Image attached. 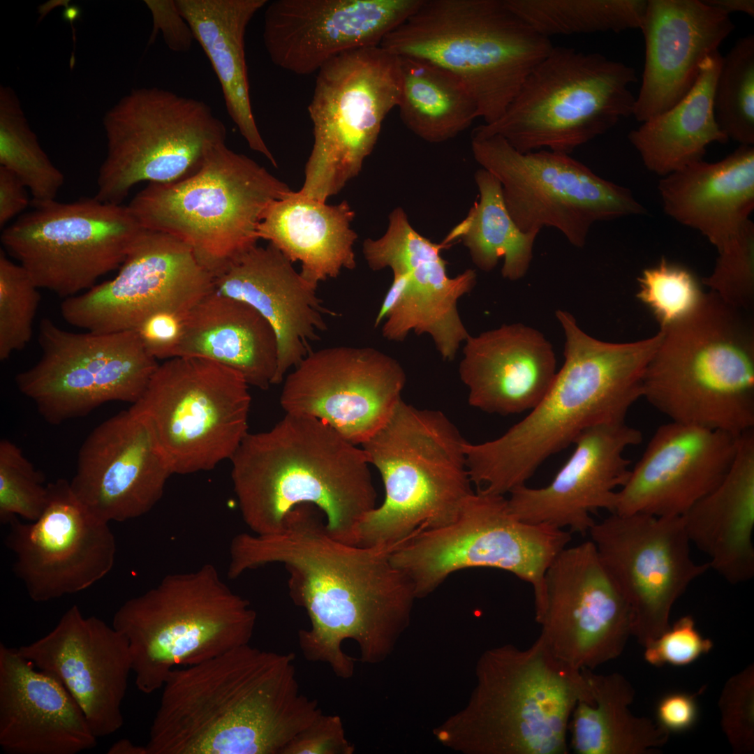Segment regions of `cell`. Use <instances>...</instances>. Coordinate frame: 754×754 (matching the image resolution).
Masks as SVG:
<instances>
[{
	"label": "cell",
	"instance_id": "6da1fadb",
	"mask_svg": "<svg viewBox=\"0 0 754 754\" xmlns=\"http://www.w3.org/2000/svg\"><path fill=\"white\" fill-rule=\"evenodd\" d=\"M382 547L341 542L329 533L324 515L311 504L295 506L276 533H240L230 545L228 577L279 563L287 570L289 595L306 612L310 627L298 632L300 648L311 662L327 664L343 679L355 659L342 649L352 640L360 661L383 662L408 627L415 591Z\"/></svg>",
	"mask_w": 754,
	"mask_h": 754
},
{
	"label": "cell",
	"instance_id": "7a4b0ae2",
	"mask_svg": "<svg viewBox=\"0 0 754 754\" xmlns=\"http://www.w3.org/2000/svg\"><path fill=\"white\" fill-rule=\"evenodd\" d=\"M292 653L232 648L168 674L148 754H283L323 714L300 690Z\"/></svg>",
	"mask_w": 754,
	"mask_h": 754
},
{
	"label": "cell",
	"instance_id": "3957f363",
	"mask_svg": "<svg viewBox=\"0 0 754 754\" xmlns=\"http://www.w3.org/2000/svg\"><path fill=\"white\" fill-rule=\"evenodd\" d=\"M564 362L549 390L520 422L496 439L466 442V466L478 490L504 495L526 485L547 458L566 448L586 429L625 422L643 397L646 367L656 349L649 339L603 341L558 309Z\"/></svg>",
	"mask_w": 754,
	"mask_h": 754
},
{
	"label": "cell",
	"instance_id": "277c9868",
	"mask_svg": "<svg viewBox=\"0 0 754 754\" xmlns=\"http://www.w3.org/2000/svg\"><path fill=\"white\" fill-rule=\"evenodd\" d=\"M243 521L253 533L277 532L287 513L311 504L334 538L356 545L376 493L362 450L313 417L286 414L272 429L248 433L230 459Z\"/></svg>",
	"mask_w": 754,
	"mask_h": 754
},
{
	"label": "cell",
	"instance_id": "5b68a950",
	"mask_svg": "<svg viewBox=\"0 0 754 754\" xmlns=\"http://www.w3.org/2000/svg\"><path fill=\"white\" fill-rule=\"evenodd\" d=\"M709 291L682 319L660 327L643 397L671 421L741 436L754 427L751 316Z\"/></svg>",
	"mask_w": 754,
	"mask_h": 754
},
{
	"label": "cell",
	"instance_id": "8992f818",
	"mask_svg": "<svg viewBox=\"0 0 754 754\" xmlns=\"http://www.w3.org/2000/svg\"><path fill=\"white\" fill-rule=\"evenodd\" d=\"M465 709L438 729L439 740L474 754H566L578 702L589 695L585 669L568 667L538 638L528 648L486 651Z\"/></svg>",
	"mask_w": 754,
	"mask_h": 754
},
{
	"label": "cell",
	"instance_id": "52a82bcc",
	"mask_svg": "<svg viewBox=\"0 0 754 754\" xmlns=\"http://www.w3.org/2000/svg\"><path fill=\"white\" fill-rule=\"evenodd\" d=\"M466 441L441 411L402 399L362 445L380 473L385 498L363 519L356 545L392 550L422 531L452 520L473 492Z\"/></svg>",
	"mask_w": 754,
	"mask_h": 754
},
{
	"label": "cell",
	"instance_id": "ba28073f",
	"mask_svg": "<svg viewBox=\"0 0 754 754\" xmlns=\"http://www.w3.org/2000/svg\"><path fill=\"white\" fill-rule=\"evenodd\" d=\"M380 46L454 74L473 96L484 124L504 114L554 47L505 0H423Z\"/></svg>",
	"mask_w": 754,
	"mask_h": 754
},
{
	"label": "cell",
	"instance_id": "9c48e42d",
	"mask_svg": "<svg viewBox=\"0 0 754 754\" xmlns=\"http://www.w3.org/2000/svg\"><path fill=\"white\" fill-rule=\"evenodd\" d=\"M257 619L216 568L170 574L125 601L112 626L127 640L139 690L162 688L175 667L195 665L249 644Z\"/></svg>",
	"mask_w": 754,
	"mask_h": 754
},
{
	"label": "cell",
	"instance_id": "30bf717a",
	"mask_svg": "<svg viewBox=\"0 0 754 754\" xmlns=\"http://www.w3.org/2000/svg\"><path fill=\"white\" fill-rule=\"evenodd\" d=\"M290 191L224 142L209 152L192 175L172 183H149L127 206L145 229L188 246L214 278L257 246L264 211Z\"/></svg>",
	"mask_w": 754,
	"mask_h": 754
},
{
	"label": "cell",
	"instance_id": "8fae6325",
	"mask_svg": "<svg viewBox=\"0 0 754 754\" xmlns=\"http://www.w3.org/2000/svg\"><path fill=\"white\" fill-rule=\"evenodd\" d=\"M635 70L597 53L553 47L528 75L504 114L472 135H497L521 153L570 154L633 115Z\"/></svg>",
	"mask_w": 754,
	"mask_h": 754
},
{
	"label": "cell",
	"instance_id": "7c38bea8",
	"mask_svg": "<svg viewBox=\"0 0 754 754\" xmlns=\"http://www.w3.org/2000/svg\"><path fill=\"white\" fill-rule=\"evenodd\" d=\"M503 496L473 491L452 520L418 532L391 552L393 564L410 579L417 598L429 594L456 571L493 568L531 584L535 619L540 617L546 572L568 547L572 533L519 519Z\"/></svg>",
	"mask_w": 754,
	"mask_h": 754
},
{
	"label": "cell",
	"instance_id": "4fadbf2b",
	"mask_svg": "<svg viewBox=\"0 0 754 754\" xmlns=\"http://www.w3.org/2000/svg\"><path fill=\"white\" fill-rule=\"evenodd\" d=\"M100 201L121 205L142 182L172 183L194 174L224 143L225 125L205 102L158 87L134 89L105 114Z\"/></svg>",
	"mask_w": 754,
	"mask_h": 754
},
{
	"label": "cell",
	"instance_id": "5bb4252c",
	"mask_svg": "<svg viewBox=\"0 0 754 754\" xmlns=\"http://www.w3.org/2000/svg\"><path fill=\"white\" fill-rule=\"evenodd\" d=\"M249 385L237 371L205 358L158 364L129 408L150 427L173 474L214 468L249 433Z\"/></svg>",
	"mask_w": 754,
	"mask_h": 754
},
{
	"label": "cell",
	"instance_id": "9a60e30c",
	"mask_svg": "<svg viewBox=\"0 0 754 754\" xmlns=\"http://www.w3.org/2000/svg\"><path fill=\"white\" fill-rule=\"evenodd\" d=\"M317 73L308 107L314 141L299 191L326 202L361 171L401 81L399 57L380 45L342 53Z\"/></svg>",
	"mask_w": 754,
	"mask_h": 754
},
{
	"label": "cell",
	"instance_id": "2e32d148",
	"mask_svg": "<svg viewBox=\"0 0 754 754\" xmlns=\"http://www.w3.org/2000/svg\"><path fill=\"white\" fill-rule=\"evenodd\" d=\"M471 149L482 168L500 182L505 207L524 232L554 228L582 248L594 223L646 214L629 188L602 178L570 154L521 153L497 135L471 134Z\"/></svg>",
	"mask_w": 754,
	"mask_h": 754
},
{
	"label": "cell",
	"instance_id": "e0dca14e",
	"mask_svg": "<svg viewBox=\"0 0 754 754\" xmlns=\"http://www.w3.org/2000/svg\"><path fill=\"white\" fill-rule=\"evenodd\" d=\"M38 343L40 359L15 382L52 425L85 416L107 402L134 404L158 366L135 330L73 332L43 318Z\"/></svg>",
	"mask_w": 754,
	"mask_h": 754
},
{
	"label": "cell",
	"instance_id": "ac0fdd59",
	"mask_svg": "<svg viewBox=\"0 0 754 754\" xmlns=\"http://www.w3.org/2000/svg\"><path fill=\"white\" fill-rule=\"evenodd\" d=\"M144 230L128 206L94 197L34 207L1 242L38 288L66 299L119 267Z\"/></svg>",
	"mask_w": 754,
	"mask_h": 754
},
{
	"label": "cell",
	"instance_id": "d6986e66",
	"mask_svg": "<svg viewBox=\"0 0 754 754\" xmlns=\"http://www.w3.org/2000/svg\"><path fill=\"white\" fill-rule=\"evenodd\" d=\"M451 244L434 243L411 226L401 207L389 215L380 238L366 239L362 252L374 271L389 267L393 281L376 317V327L392 341H403L411 332L429 335L442 359L453 360L470 335L459 316L458 300L475 287L477 274L467 269L448 274L442 250Z\"/></svg>",
	"mask_w": 754,
	"mask_h": 754
},
{
	"label": "cell",
	"instance_id": "ffe728a7",
	"mask_svg": "<svg viewBox=\"0 0 754 754\" xmlns=\"http://www.w3.org/2000/svg\"><path fill=\"white\" fill-rule=\"evenodd\" d=\"M589 533L628 604L632 635L645 646L670 627L674 604L709 564L693 559L682 515L612 513Z\"/></svg>",
	"mask_w": 754,
	"mask_h": 754
},
{
	"label": "cell",
	"instance_id": "44dd1931",
	"mask_svg": "<svg viewBox=\"0 0 754 754\" xmlns=\"http://www.w3.org/2000/svg\"><path fill=\"white\" fill-rule=\"evenodd\" d=\"M119 267L113 279L63 300L69 325L96 333L135 330L158 311L187 314L214 290L190 247L162 232L145 229Z\"/></svg>",
	"mask_w": 754,
	"mask_h": 754
},
{
	"label": "cell",
	"instance_id": "7402d4cb",
	"mask_svg": "<svg viewBox=\"0 0 754 754\" xmlns=\"http://www.w3.org/2000/svg\"><path fill=\"white\" fill-rule=\"evenodd\" d=\"M538 637L556 660L593 670L619 656L632 635L630 607L590 540L564 548L545 577Z\"/></svg>",
	"mask_w": 754,
	"mask_h": 754
},
{
	"label": "cell",
	"instance_id": "603a6c76",
	"mask_svg": "<svg viewBox=\"0 0 754 754\" xmlns=\"http://www.w3.org/2000/svg\"><path fill=\"white\" fill-rule=\"evenodd\" d=\"M283 381L280 404L287 414L320 420L362 445L401 399L406 374L376 348L339 346L310 352Z\"/></svg>",
	"mask_w": 754,
	"mask_h": 754
},
{
	"label": "cell",
	"instance_id": "cb8c5ba5",
	"mask_svg": "<svg viewBox=\"0 0 754 754\" xmlns=\"http://www.w3.org/2000/svg\"><path fill=\"white\" fill-rule=\"evenodd\" d=\"M47 487L40 517L30 523L13 517L6 538L15 556L13 572L37 603L88 589L110 572L117 552L109 523L87 509L69 481L58 479Z\"/></svg>",
	"mask_w": 754,
	"mask_h": 754
},
{
	"label": "cell",
	"instance_id": "d4e9b609",
	"mask_svg": "<svg viewBox=\"0 0 754 754\" xmlns=\"http://www.w3.org/2000/svg\"><path fill=\"white\" fill-rule=\"evenodd\" d=\"M422 1H273L264 15L263 43L274 65L309 75L342 53L380 45Z\"/></svg>",
	"mask_w": 754,
	"mask_h": 754
},
{
	"label": "cell",
	"instance_id": "484cf974",
	"mask_svg": "<svg viewBox=\"0 0 754 754\" xmlns=\"http://www.w3.org/2000/svg\"><path fill=\"white\" fill-rule=\"evenodd\" d=\"M172 475L150 427L128 409L105 420L87 436L70 485L95 517L121 522L149 512Z\"/></svg>",
	"mask_w": 754,
	"mask_h": 754
},
{
	"label": "cell",
	"instance_id": "4316f807",
	"mask_svg": "<svg viewBox=\"0 0 754 754\" xmlns=\"http://www.w3.org/2000/svg\"><path fill=\"white\" fill-rule=\"evenodd\" d=\"M17 649L37 669L63 683L97 738L122 727L121 705L132 658L127 640L112 626L84 616L74 605L50 633Z\"/></svg>",
	"mask_w": 754,
	"mask_h": 754
},
{
	"label": "cell",
	"instance_id": "83f0119b",
	"mask_svg": "<svg viewBox=\"0 0 754 754\" xmlns=\"http://www.w3.org/2000/svg\"><path fill=\"white\" fill-rule=\"evenodd\" d=\"M741 436L672 421L660 426L617 491L613 513L683 515L725 476Z\"/></svg>",
	"mask_w": 754,
	"mask_h": 754
},
{
	"label": "cell",
	"instance_id": "f1b7e54d",
	"mask_svg": "<svg viewBox=\"0 0 754 754\" xmlns=\"http://www.w3.org/2000/svg\"><path fill=\"white\" fill-rule=\"evenodd\" d=\"M642 440L641 431L625 422L586 429L549 484L539 488L524 485L509 493L511 511L526 522L586 534L595 524L591 513L599 509L614 512L616 489L624 485L630 473L623 452Z\"/></svg>",
	"mask_w": 754,
	"mask_h": 754
},
{
	"label": "cell",
	"instance_id": "f546056e",
	"mask_svg": "<svg viewBox=\"0 0 754 754\" xmlns=\"http://www.w3.org/2000/svg\"><path fill=\"white\" fill-rule=\"evenodd\" d=\"M734 28L730 15L700 0H648L641 28L645 60L633 115L644 122L681 101L704 59Z\"/></svg>",
	"mask_w": 754,
	"mask_h": 754
},
{
	"label": "cell",
	"instance_id": "4dcf8cb0",
	"mask_svg": "<svg viewBox=\"0 0 754 754\" xmlns=\"http://www.w3.org/2000/svg\"><path fill=\"white\" fill-rule=\"evenodd\" d=\"M214 290L252 306L272 327L278 342L273 385L284 380L310 353L311 343L327 329L317 287L304 279L274 245L256 246L214 277Z\"/></svg>",
	"mask_w": 754,
	"mask_h": 754
},
{
	"label": "cell",
	"instance_id": "1f68e13d",
	"mask_svg": "<svg viewBox=\"0 0 754 754\" xmlns=\"http://www.w3.org/2000/svg\"><path fill=\"white\" fill-rule=\"evenodd\" d=\"M97 737L73 697L17 648L0 644V746L8 754H77Z\"/></svg>",
	"mask_w": 754,
	"mask_h": 754
},
{
	"label": "cell",
	"instance_id": "d6a6232c",
	"mask_svg": "<svg viewBox=\"0 0 754 754\" xmlns=\"http://www.w3.org/2000/svg\"><path fill=\"white\" fill-rule=\"evenodd\" d=\"M556 372L549 341L539 330L520 323L469 335L459 367L469 404L500 415L533 409L549 390Z\"/></svg>",
	"mask_w": 754,
	"mask_h": 754
},
{
	"label": "cell",
	"instance_id": "836d02e7",
	"mask_svg": "<svg viewBox=\"0 0 754 754\" xmlns=\"http://www.w3.org/2000/svg\"><path fill=\"white\" fill-rule=\"evenodd\" d=\"M658 189L665 213L718 251L754 209V147L740 145L719 161L690 163L662 177Z\"/></svg>",
	"mask_w": 754,
	"mask_h": 754
},
{
	"label": "cell",
	"instance_id": "e575fe53",
	"mask_svg": "<svg viewBox=\"0 0 754 754\" xmlns=\"http://www.w3.org/2000/svg\"><path fill=\"white\" fill-rule=\"evenodd\" d=\"M689 540L710 568L737 584L754 576V431L741 435L725 476L683 515Z\"/></svg>",
	"mask_w": 754,
	"mask_h": 754
},
{
	"label": "cell",
	"instance_id": "d590c367",
	"mask_svg": "<svg viewBox=\"0 0 754 754\" xmlns=\"http://www.w3.org/2000/svg\"><path fill=\"white\" fill-rule=\"evenodd\" d=\"M205 358L267 390L276 372L278 342L271 325L252 306L214 290L185 316L176 357Z\"/></svg>",
	"mask_w": 754,
	"mask_h": 754
},
{
	"label": "cell",
	"instance_id": "8d00e7d4",
	"mask_svg": "<svg viewBox=\"0 0 754 754\" xmlns=\"http://www.w3.org/2000/svg\"><path fill=\"white\" fill-rule=\"evenodd\" d=\"M355 212L346 200L334 205L290 191L272 202L257 227L258 239L277 248L292 263H302V276L318 287L356 267L350 228Z\"/></svg>",
	"mask_w": 754,
	"mask_h": 754
},
{
	"label": "cell",
	"instance_id": "74e56055",
	"mask_svg": "<svg viewBox=\"0 0 754 754\" xmlns=\"http://www.w3.org/2000/svg\"><path fill=\"white\" fill-rule=\"evenodd\" d=\"M267 0H176L182 16L219 79L226 110L249 147L276 162L252 111L245 57V34Z\"/></svg>",
	"mask_w": 754,
	"mask_h": 754
},
{
	"label": "cell",
	"instance_id": "f35d334b",
	"mask_svg": "<svg viewBox=\"0 0 754 754\" xmlns=\"http://www.w3.org/2000/svg\"><path fill=\"white\" fill-rule=\"evenodd\" d=\"M722 59L718 50L708 56L695 84L681 101L629 133L630 142L649 171L664 177L703 160L709 144L729 140L716 122L714 109Z\"/></svg>",
	"mask_w": 754,
	"mask_h": 754
},
{
	"label": "cell",
	"instance_id": "ab89813d",
	"mask_svg": "<svg viewBox=\"0 0 754 754\" xmlns=\"http://www.w3.org/2000/svg\"><path fill=\"white\" fill-rule=\"evenodd\" d=\"M586 674L589 696L578 701L568 725L576 753L651 754L667 742L668 731L630 711L635 690L623 675Z\"/></svg>",
	"mask_w": 754,
	"mask_h": 754
},
{
	"label": "cell",
	"instance_id": "60d3db41",
	"mask_svg": "<svg viewBox=\"0 0 754 754\" xmlns=\"http://www.w3.org/2000/svg\"><path fill=\"white\" fill-rule=\"evenodd\" d=\"M398 57L401 89L397 107L401 121L417 136L443 142L478 117L473 96L454 74L424 59Z\"/></svg>",
	"mask_w": 754,
	"mask_h": 754
},
{
	"label": "cell",
	"instance_id": "b9f144b4",
	"mask_svg": "<svg viewBox=\"0 0 754 754\" xmlns=\"http://www.w3.org/2000/svg\"><path fill=\"white\" fill-rule=\"evenodd\" d=\"M474 177L479 200L443 242L451 244L461 240L473 263L484 272L494 269L503 258L502 276L512 281L521 279L530 267L540 231L524 232L517 227L505 207L501 183L491 173L481 168Z\"/></svg>",
	"mask_w": 754,
	"mask_h": 754
},
{
	"label": "cell",
	"instance_id": "7bdbcfd3",
	"mask_svg": "<svg viewBox=\"0 0 754 754\" xmlns=\"http://www.w3.org/2000/svg\"><path fill=\"white\" fill-rule=\"evenodd\" d=\"M540 35H570L641 29L646 0H505Z\"/></svg>",
	"mask_w": 754,
	"mask_h": 754
},
{
	"label": "cell",
	"instance_id": "ee69618b",
	"mask_svg": "<svg viewBox=\"0 0 754 754\" xmlns=\"http://www.w3.org/2000/svg\"><path fill=\"white\" fill-rule=\"evenodd\" d=\"M0 166L23 182L34 207L55 200L64 182V175L40 146L19 99L8 87L0 88Z\"/></svg>",
	"mask_w": 754,
	"mask_h": 754
},
{
	"label": "cell",
	"instance_id": "f6af8a7d",
	"mask_svg": "<svg viewBox=\"0 0 754 754\" xmlns=\"http://www.w3.org/2000/svg\"><path fill=\"white\" fill-rule=\"evenodd\" d=\"M714 109L720 129L740 145L754 144V36L739 38L723 57Z\"/></svg>",
	"mask_w": 754,
	"mask_h": 754
},
{
	"label": "cell",
	"instance_id": "bcb514c9",
	"mask_svg": "<svg viewBox=\"0 0 754 754\" xmlns=\"http://www.w3.org/2000/svg\"><path fill=\"white\" fill-rule=\"evenodd\" d=\"M39 288L27 271L0 250V360L24 349L33 335Z\"/></svg>",
	"mask_w": 754,
	"mask_h": 754
},
{
	"label": "cell",
	"instance_id": "7dc6e473",
	"mask_svg": "<svg viewBox=\"0 0 754 754\" xmlns=\"http://www.w3.org/2000/svg\"><path fill=\"white\" fill-rule=\"evenodd\" d=\"M637 281V297L649 309L660 327L689 314L704 293L693 273L665 258L645 269Z\"/></svg>",
	"mask_w": 754,
	"mask_h": 754
},
{
	"label": "cell",
	"instance_id": "c3c4849f",
	"mask_svg": "<svg viewBox=\"0 0 754 754\" xmlns=\"http://www.w3.org/2000/svg\"><path fill=\"white\" fill-rule=\"evenodd\" d=\"M43 475L8 439L0 441V522L8 524L20 516L29 522L38 519L48 501Z\"/></svg>",
	"mask_w": 754,
	"mask_h": 754
},
{
	"label": "cell",
	"instance_id": "681fc988",
	"mask_svg": "<svg viewBox=\"0 0 754 754\" xmlns=\"http://www.w3.org/2000/svg\"><path fill=\"white\" fill-rule=\"evenodd\" d=\"M702 283L728 304L749 311L754 302V224L749 219L720 250Z\"/></svg>",
	"mask_w": 754,
	"mask_h": 754
},
{
	"label": "cell",
	"instance_id": "f907efd6",
	"mask_svg": "<svg viewBox=\"0 0 754 754\" xmlns=\"http://www.w3.org/2000/svg\"><path fill=\"white\" fill-rule=\"evenodd\" d=\"M718 706L721 725L735 753H751L754 746V667L734 675L723 689Z\"/></svg>",
	"mask_w": 754,
	"mask_h": 754
},
{
	"label": "cell",
	"instance_id": "816d5d0a",
	"mask_svg": "<svg viewBox=\"0 0 754 754\" xmlns=\"http://www.w3.org/2000/svg\"><path fill=\"white\" fill-rule=\"evenodd\" d=\"M644 647V659L649 664L681 666L708 653L713 642L700 633L690 616H684Z\"/></svg>",
	"mask_w": 754,
	"mask_h": 754
},
{
	"label": "cell",
	"instance_id": "f5cc1de1",
	"mask_svg": "<svg viewBox=\"0 0 754 754\" xmlns=\"http://www.w3.org/2000/svg\"><path fill=\"white\" fill-rule=\"evenodd\" d=\"M354 750L341 717L322 714L294 737L283 754H353Z\"/></svg>",
	"mask_w": 754,
	"mask_h": 754
},
{
	"label": "cell",
	"instance_id": "db71d44e",
	"mask_svg": "<svg viewBox=\"0 0 754 754\" xmlns=\"http://www.w3.org/2000/svg\"><path fill=\"white\" fill-rule=\"evenodd\" d=\"M186 315L170 311H158L149 315L135 328L144 348L156 360L176 357Z\"/></svg>",
	"mask_w": 754,
	"mask_h": 754
},
{
	"label": "cell",
	"instance_id": "11a10c76",
	"mask_svg": "<svg viewBox=\"0 0 754 754\" xmlns=\"http://www.w3.org/2000/svg\"><path fill=\"white\" fill-rule=\"evenodd\" d=\"M151 11L153 29L149 43L161 32L167 46L172 51H188L195 40L193 32L181 14L176 0H146Z\"/></svg>",
	"mask_w": 754,
	"mask_h": 754
},
{
	"label": "cell",
	"instance_id": "9f6ffc18",
	"mask_svg": "<svg viewBox=\"0 0 754 754\" xmlns=\"http://www.w3.org/2000/svg\"><path fill=\"white\" fill-rule=\"evenodd\" d=\"M697 716L695 695L684 693L665 695L656 708L657 723L670 733L690 730L695 725Z\"/></svg>",
	"mask_w": 754,
	"mask_h": 754
},
{
	"label": "cell",
	"instance_id": "6f0895ef",
	"mask_svg": "<svg viewBox=\"0 0 754 754\" xmlns=\"http://www.w3.org/2000/svg\"><path fill=\"white\" fill-rule=\"evenodd\" d=\"M27 187L11 171L0 166V226L27 208L29 203Z\"/></svg>",
	"mask_w": 754,
	"mask_h": 754
},
{
	"label": "cell",
	"instance_id": "680465c9",
	"mask_svg": "<svg viewBox=\"0 0 754 754\" xmlns=\"http://www.w3.org/2000/svg\"><path fill=\"white\" fill-rule=\"evenodd\" d=\"M707 4L718 8L727 14L741 12L751 17L754 16L753 0H703Z\"/></svg>",
	"mask_w": 754,
	"mask_h": 754
},
{
	"label": "cell",
	"instance_id": "91938a15",
	"mask_svg": "<svg viewBox=\"0 0 754 754\" xmlns=\"http://www.w3.org/2000/svg\"><path fill=\"white\" fill-rule=\"evenodd\" d=\"M108 754H148L146 746H137L126 739L114 743L108 750Z\"/></svg>",
	"mask_w": 754,
	"mask_h": 754
}]
</instances>
